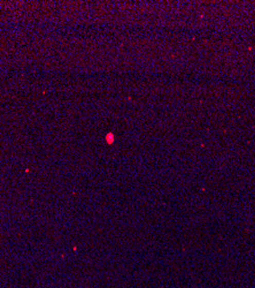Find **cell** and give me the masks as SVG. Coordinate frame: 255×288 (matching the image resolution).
Wrapping results in <instances>:
<instances>
[{
	"instance_id": "obj_1",
	"label": "cell",
	"mask_w": 255,
	"mask_h": 288,
	"mask_svg": "<svg viewBox=\"0 0 255 288\" xmlns=\"http://www.w3.org/2000/svg\"><path fill=\"white\" fill-rule=\"evenodd\" d=\"M107 141H108V143H112L113 142V134L107 135Z\"/></svg>"
}]
</instances>
